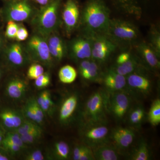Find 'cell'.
<instances>
[{"mask_svg":"<svg viewBox=\"0 0 160 160\" xmlns=\"http://www.w3.org/2000/svg\"><path fill=\"white\" fill-rule=\"evenodd\" d=\"M0 77H1V73H0Z\"/></svg>","mask_w":160,"mask_h":160,"instance_id":"cell-50","label":"cell"},{"mask_svg":"<svg viewBox=\"0 0 160 160\" xmlns=\"http://www.w3.org/2000/svg\"><path fill=\"white\" fill-rule=\"evenodd\" d=\"M86 144L80 145L76 146L72 151V159L74 160H79L80 155L84 150Z\"/></svg>","mask_w":160,"mask_h":160,"instance_id":"cell-45","label":"cell"},{"mask_svg":"<svg viewBox=\"0 0 160 160\" xmlns=\"http://www.w3.org/2000/svg\"><path fill=\"white\" fill-rule=\"evenodd\" d=\"M88 35L92 39V59L100 65L105 63L119 46L106 34Z\"/></svg>","mask_w":160,"mask_h":160,"instance_id":"cell-5","label":"cell"},{"mask_svg":"<svg viewBox=\"0 0 160 160\" xmlns=\"http://www.w3.org/2000/svg\"><path fill=\"white\" fill-rule=\"evenodd\" d=\"M23 112H24V115L30 121L36 123L40 124L39 121L35 113L34 110L32 109L29 101L27 102L26 106L24 107Z\"/></svg>","mask_w":160,"mask_h":160,"instance_id":"cell-37","label":"cell"},{"mask_svg":"<svg viewBox=\"0 0 160 160\" xmlns=\"http://www.w3.org/2000/svg\"><path fill=\"white\" fill-rule=\"evenodd\" d=\"M61 0H52L40 9L32 21L38 34L46 38L50 36L58 26Z\"/></svg>","mask_w":160,"mask_h":160,"instance_id":"cell-3","label":"cell"},{"mask_svg":"<svg viewBox=\"0 0 160 160\" xmlns=\"http://www.w3.org/2000/svg\"><path fill=\"white\" fill-rule=\"evenodd\" d=\"M95 160L92 149L89 146L86 145L84 150L80 155L79 160Z\"/></svg>","mask_w":160,"mask_h":160,"instance_id":"cell-41","label":"cell"},{"mask_svg":"<svg viewBox=\"0 0 160 160\" xmlns=\"http://www.w3.org/2000/svg\"><path fill=\"white\" fill-rule=\"evenodd\" d=\"M19 26L14 21L9 20L6 26V37L9 39L15 38Z\"/></svg>","mask_w":160,"mask_h":160,"instance_id":"cell-36","label":"cell"},{"mask_svg":"<svg viewBox=\"0 0 160 160\" xmlns=\"http://www.w3.org/2000/svg\"><path fill=\"white\" fill-rule=\"evenodd\" d=\"M36 100L44 112L49 111L53 106L51 94L49 90L42 92Z\"/></svg>","mask_w":160,"mask_h":160,"instance_id":"cell-31","label":"cell"},{"mask_svg":"<svg viewBox=\"0 0 160 160\" xmlns=\"http://www.w3.org/2000/svg\"><path fill=\"white\" fill-rule=\"evenodd\" d=\"M129 159L149 160L151 158V152L148 144L144 141H140L129 153Z\"/></svg>","mask_w":160,"mask_h":160,"instance_id":"cell-26","label":"cell"},{"mask_svg":"<svg viewBox=\"0 0 160 160\" xmlns=\"http://www.w3.org/2000/svg\"><path fill=\"white\" fill-rule=\"evenodd\" d=\"M79 97L76 93H71L63 101L60 107L59 118L62 123L69 122L77 110L78 105Z\"/></svg>","mask_w":160,"mask_h":160,"instance_id":"cell-16","label":"cell"},{"mask_svg":"<svg viewBox=\"0 0 160 160\" xmlns=\"http://www.w3.org/2000/svg\"><path fill=\"white\" fill-rule=\"evenodd\" d=\"M49 52L52 58L58 61L62 60L67 52V46L59 36L52 35L48 41Z\"/></svg>","mask_w":160,"mask_h":160,"instance_id":"cell-18","label":"cell"},{"mask_svg":"<svg viewBox=\"0 0 160 160\" xmlns=\"http://www.w3.org/2000/svg\"><path fill=\"white\" fill-rule=\"evenodd\" d=\"M3 141L14 143L22 148L25 146V144L21 139V136L15 131L8 132L3 138Z\"/></svg>","mask_w":160,"mask_h":160,"instance_id":"cell-34","label":"cell"},{"mask_svg":"<svg viewBox=\"0 0 160 160\" xmlns=\"http://www.w3.org/2000/svg\"><path fill=\"white\" fill-rule=\"evenodd\" d=\"M6 57L9 62L16 66H23L25 63V57L22 45L13 43L7 48Z\"/></svg>","mask_w":160,"mask_h":160,"instance_id":"cell-21","label":"cell"},{"mask_svg":"<svg viewBox=\"0 0 160 160\" xmlns=\"http://www.w3.org/2000/svg\"><path fill=\"white\" fill-rule=\"evenodd\" d=\"M67 46V52L72 59L80 62L91 59L92 39L89 35H83L71 40Z\"/></svg>","mask_w":160,"mask_h":160,"instance_id":"cell-11","label":"cell"},{"mask_svg":"<svg viewBox=\"0 0 160 160\" xmlns=\"http://www.w3.org/2000/svg\"><path fill=\"white\" fill-rule=\"evenodd\" d=\"M44 157L42 152L39 150H36L27 155L26 157V160H43Z\"/></svg>","mask_w":160,"mask_h":160,"instance_id":"cell-44","label":"cell"},{"mask_svg":"<svg viewBox=\"0 0 160 160\" xmlns=\"http://www.w3.org/2000/svg\"><path fill=\"white\" fill-rule=\"evenodd\" d=\"M100 83L108 93L127 91L126 77L119 74L111 68L103 72Z\"/></svg>","mask_w":160,"mask_h":160,"instance_id":"cell-14","label":"cell"},{"mask_svg":"<svg viewBox=\"0 0 160 160\" xmlns=\"http://www.w3.org/2000/svg\"><path fill=\"white\" fill-rule=\"evenodd\" d=\"M27 85L23 80L14 78L9 81L6 87V92L9 97L13 99H19L24 95Z\"/></svg>","mask_w":160,"mask_h":160,"instance_id":"cell-25","label":"cell"},{"mask_svg":"<svg viewBox=\"0 0 160 160\" xmlns=\"http://www.w3.org/2000/svg\"><path fill=\"white\" fill-rule=\"evenodd\" d=\"M148 36V43L160 56V32L158 27L155 25H152Z\"/></svg>","mask_w":160,"mask_h":160,"instance_id":"cell-28","label":"cell"},{"mask_svg":"<svg viewBox=\"0 0 160 160\" xmlns=\"http://www.w3.org/2000/svg\"><path fill=\"white\" fill-rule=\"evenodd\" d=\"M0 118L5 126L9 129H17L24 122L22 115L18 112L10 109L1 112Z\"/></svg>","mask_w":160,"mask_h":160,"instance_id":"cell-22","label":"cell"},{"mask_svg":"<svg viewBox=\"0 0 160 160\" xmlns=\"http://www.w3.org/2000/svg\"><path fill=\"white\" fill-rule=\"evenodd\" d=\"M135 133L134 129L132 127H116L110 130L108 142L122 155L133 145Z\"/></svg>","mask_w":160,"mask_h":160,"instance_id":"cell-10","label":"cell"},{"mask_svg":"<svg viewBox=\"0 0 160 160\" xmlns=\"http://www.w3.org/2000/svg\"><path fill=\"white\" fill-rule=\"evenodd\" d=\"M82 136L84 143L91 148L108 142L110 130L106 123L84 124Z\"/></svg>","mask_w":160,"mask_h":160,"instance_id":"cell-9","label":"cell"},{"mask_svg":"<svg viewBox=\"0 0 160 160\" xmlns=\"http://www.w3.org/2000/svg\"><path fill=\"white\" fill-rule=\"evenodd\" d=\"M41 127L37 125L36 123H33L32 121H24L18 128L16 129V132L20 135L26 134L32 131H41Z\"/></svg>","mask_w":160,"mask_h":160,"instance_id":"cell-32","label":"cell"},{"mask_svg":"<svg viewBox=\"0 0 160 160\" xmlns=\"http://www.w3.org/2000/svg\"><path fill=\"white\" fill-rule=\"evenodd\" d=\"M17 1H18V0H17Z\"/></svg>","mask_w":160,"mask_h":160,"instance_id":"cell-52","label":"cell"},{"mask_svg":"<svg viewBox=\"0 0 160 160\" xmlns=\"http://www.w3.org/2000/svg\"><path fill=\"white\" fill-rule=\"evenodd\" d=\"M108 93L104 89L93 92L86 101L82 113L84 124L107 123Z\"/></svg>","mask_w":160,"mask_h":160,"instance_id":"cell-2","label":"cell"},{"mask_svg":"<svg viewBox=\"0 0 160 160\" xmlns=\"http://www.w3.org/2000/svg\"><path fill=\"white\" fill-rule=\"evenodd\" d=\"M2 144L3 147L5 149L12 153H17L20 151L22 148L16 144L9 142L2 141Z\"/></svg>","mask_w":160,"mask_h":160,"instance_id":"cell-43","label":"cell"},{"mask_svg":"<svg viewBox=\"0 0 160 160\" xmlns=\"http://www.w3.org/2000/svg\"><path fill=\"white\" fill-rule=\"evenodd\" d=\"M110 14L105 0H87L80 19L83 33L106 34L111 20Z\"/></svg>","mask_w":160,"mask_h":160,"instance_id":"cell-1","label":"cell"},{"mask_svg":"<svg viewBox=\"0 0 160 160\" xmlns=\"http://www.w3.org/2000/svg\"><path fill=\"white\" fill-rule=\"evenodd\" d=\"M132 98L133 97L127 91L108 93L109 113L118 122L126 120L129 109L132 105Z\"/></svg>","mask_w":160,"mask_h":160,"instance_id":"cell-6","label":"cell"},{"mask_svg":"<svg viewBox=\"0 0 160 160\" xmlns=\"http://www.w3.org/2000/svg\"><path fill=\"white\" fill-rule=\"evenodd\" d=\"M110 68L117 73L125 77L127 76L134 72L146 68L143 65L138 56L134 54L129 61L126 62L121 65H113Z\"/></svg>","mask_w":160,"mask_h":160,"instance_id":"cell-19","label":"cell"},{"mask_svg":"<svg viewBox=\"0 0 160 160\" xmlns=\"http://www.w3.org/2000/svg\"><path fill=\"white\" fill-rule=\"evenodd\" d=\"M147 118L152 126H157L160 123V100L153 101L147 114Z\"/></svg>","mask_w":160,"mask_h":160,"instance_id":"cell-29","label":"cell"},{"mask_svg":"<svg viewBox=\"0 0 160 160\" xmlns=\"http://www.w3.org/2000/svg\"><path fill=\"white\" fill-rule=\"evenodd\" d=\"M135 48L138 57L147 69L153 71L160 69V56L149 43L140 42L136 44Z\"/></svg>","mask_w":160,"mask_h":160,"instance_id":"cell-12","label":"cell"},{"mask_svg":"<svg viewBox=\"0 0 160 160\" xmlns=\"http://www.w3.org/2000/svg\"><path fill=\"white\" fill-rule=\"evenodd\" d=\"M139 34V29L133 23L127 20L114 18L110 20L106 35L119 46L136 42Z\"/></svg>","mask_w":160,"mask_h":160,"instance_id":"cell-4","label":"cell"},{"mask_svg":"<svg viewBox=\"0 0 160 160\" xmlns=\"http://www.w3.org/2000/svg\"><path fill=\"white\" fill-rule=\"evenodd\" d=\"M54 154L59 159H69L70 150L68 143L63 141L57 142L54 145Z\"/></svg>","mask_w":160,"mask_h":160,"instance_id":"cell-30","label":"cell"},{"mask_svg":"<svg viewBox=\"0 0 160 160\" xmlns=\"http://www.w3.org/2000/svg\"><path fill=\"white\" fill-rule=\"evenodd\" d=\"M44 72L42 66L39 64L32 65L28 69L27 76L31 80H36Z\"/></svg>","mask_w":160,"mask_h":160,"instance_id":"cell-33","label":"cell"},{"mask_svg":"<svg viewBox=\"0 0 160 160\" xmlns=\"http://www.w3.org/2000/svg\"><path fill=\"white\" fill-rule=\"evenodd\" d=\"M133 54L129 51H125L120 53L116 59L114 65H119L129 61Z\"/></svg>","mask_w":160,"mask_h":160,"instance_id":"cell-40","label":"cell"},{"mask_svg":"<svg viewBox=\"0 0 160 160\" xmlns=\"http://www.w3.org/2000/svg\"><path fill=\"white\" fill-rule=\"evenodd\" d=\"M48 1H49V0H48Z\"/></svg>","mask_w":160,"mask_h":160,"instance_id":"cell-51","label":"cell"},{"mask_svg":"<svg viewBox=\"0 0 160 160\" xmlns=\"http://www.w3.org/2000/svg\"><path fill=\"white\" fill-rule=\"evenodd\" d=\"M9 158L6 155V154L0 152V160H8Z\"/></svg>","mask_w":160,"mask_h":160,"instance_id":"cell-47","label":"cell"},{"mask_svg":"<svg viewBox=\"0 0 160 160\" xmlns=\"http://www.w3.org/2000/svg\"><path fill=\"white\" fill-rule=\"evenodd\" d=\"M27 54L35 62L51 66L52 58L49 52L48 42L45 38L39 34L34 35L27 42L26 48Z\"/></svg>","mask_w":160,"mask_h":160,"instance_id":"cell-8","label":"cell"},{"mask_svg":"<svg viewBox=\"0 0 160 160\" xmlns=\"http://www.w3.org/2000/svg\"><path fill=\"white\" fill-rule=\"evenodd\" d=\"M148 70L149 69L144 68L126 77V90L132 97L138 95L145 97L151 93L153 84L151 78L146 73Z\"/></svg>","mask_w":160,"mask_h":160,"instance_id":"cell-7","label":"cell"},{"mask_svg":"<svg viewBox=\"0 0 160 160\" xmlns=\"http://www.w3.org/2000/svg\"><path fill=\"white\" fill-rule=\"evenodd\" d=\"M35 1L38 4L44 6L47 5L49 2L48 0H35Z\"/></svg>","mask_w":160,"mask_h":160,"instance_id":"cell-46","label":"cell"},{"mask_svg":"<svg viewBox=\"0 0 160 160\" xmlns=\"http://www.w3.org/2000/svg\"><path fill=\"white\" fill-rule=\"evenodd\" d=\"M28 36H29V32L26 28L23 26H19L15 37L16 39L18 42L24 41L27 39Z\"/></svg>","mask_w":160,"mask_h":160,"instance_id":"cell-42","label":"cell"},{"mask_svg":"<svg viewBox=\"0 0 160 160\" xmlns=\"http://www.w3.org/2000/svg\"><path fill=\"white\" fill-rule=\"evenodd\" d=\"M60 81L64 84L73 83L77 77V72L72 66L66 65L60 69L58 72Z\"/></svg>","mask_w":160,"mask_h":160,"instance_id":"cell-27","label":"cell"},{"mask_svg":"<svg viewBox=\"0 0 160 160\" xmlns=\"http://www.w3.org/2000/svg\"><path fill=\"white\" fill-rule=\"evenodd\" d=\"M42 134V130L41 131H32L22 135L21 138L24 144H30L34 142L38 139Z\"/></svg>","mask_w":160,"mask_h":160,"instance_id":"cell-35","label":"cell"},{"mask_svg":"<svg viewBox=\"0 0 160 160\" xmlns=\"http://www.w3.org/2000/svg\"><path fill=\"white\" fill-rule=\"evenodd\" d=\"M81 19L79 7L75 0H67L62 11V20L66 33L69 35L78 26Z\"/></svg>","mask_w":160,"mask_h":160,"instance_id":"cell-13","label":"cell"},{"mask_svg":"<svg viewBox=\"0 0 160 160\" xmlns=\"http://www.w3.org/2000/svg\"><path fill=\"white\" fill-rule=\"evenodd\" d=\"M1 39H0V46H1Z\"/></svg>","mask_w":160,"mask_h":160,"instance_id":"cell-49","label":"cell"},{"mask_svg":"<svg viewBox=\"0 0 160 160\" xmlns=\"http://www.w3.org/2000/svg\"><path fill=\"white\" fill-rule=\"evenodd\" d=\"M146 118V113L145 108L141 104H136L132 106L129 109L126 119L130 127L136 129L139 128Z\"/></svg>","mask_w":160,"mask_h":160,"instance_id":"cell-20","label":"cell"},{"mask_svg":"<svg viewBox=\"0 0 160 160\" xmlns=\"http://www.w3.org/2000/svg\"><path fill=\"white\" fill-rule=\"evenodd\" d=\"M119 10L128 14L139 16L142 9L138 0H111Z\"/></svg>","mask_w":160,"mask_h":160,"instance_id":"cell-23","label":"cell"},{"mask_svg":"<svg viewBox=\"0 0 160 160\" xmlns=\"http://www.w3.org/2000/svg\"><path fill=\"white\" fill-rule=\"evenodd\" d=\"M35 80V85L39 89L47 87L50 83V78L49 75L44 72Z\"/></svg>","mask_w":160,"mask_h":160,"instance_id":"cell-38","label":"cell"},{"mask_svg":"<svg viewBox=\"0 0 160 160\" xmlns=\"http://www.w3.org/2000/svg\"><path fill=\"white\" fill-rule=\"evenodd\" d=\"M95 160H118L121 158V153L109 142L104 143L91 148Z\"/></svg>","mask_w":160,"mask_h":160,"instance_id":"cell-17","label":"cell"},{"mask_svg":"<svg viewBox=\"0 0 160 160\" xmlns=\"http://www.w3.org/2000/svg\"><path fill=\"white\" fill-rule=\"evenodd\" d=\"M32 9L27 0H18L9 3L6 7V19L14 22H22L29 19L32 14Z\"/></svg>","mask_w":160,"mask_h":160,"instance_id":"cell-15","label":"cell"},{"mask_svg":"<svg viewBox=\"0 0 160 160\" xmlns=\"http://www.w3.org/2000/svg\"><path fill=\"white\" fill-rule=\"evenodd\" d=\"M102 72L100 64L91 59L89 66L80 74L82 78L86 82L100 83Z\"/></svg>","mask_w":160,"mask_h":160,"instance_id":"cell-24","label":"cell"},{"mask_svg":"<svg viewBox=\"0 0 160 160\" xmlns=\"http://www.w3.org/2000/svg\"><path fill=\"white\" fill-rule=\"evenodd\" d=\"M3 133L2 132V130L0 129V144H2V142L3 138H4V137H3Z\"/></svg>","mask_w":160,"mask_h":160,"instance_id":"cell-48","label":"cell"},{"mask_svg":"<svg viewBox=\"0 0 160 160\" xmlns=\"http://www.w3.org/2000/svg\"><path fill=\"white\" fill-rule=\"evenodd\" d=\"M29 101L31 104L32 107L34 110L38 118L39 121L40 123H42L44 119V112L43 111L41 106L38 104L37 101L36 99L32 98L30 99Z\"/></svg>","mask_w":160,"mask_h":160,"instance_id":"cell-39","label":"cell"}]
</instances>
